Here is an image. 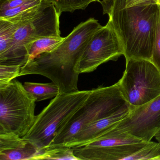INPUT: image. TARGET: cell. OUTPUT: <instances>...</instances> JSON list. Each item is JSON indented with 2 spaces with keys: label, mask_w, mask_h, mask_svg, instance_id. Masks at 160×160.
I'll list each match as a JSON object with an SVG mask.
<instances>
[{
  "label": "cell",
  "mask_w": 160,
  "mask_h": 160,
  "mask_svg": "<svg viewBox=\"0 0 160 160\" xmlns=\"http://www.w3.org/2000/svg\"><path fill=\"white\" fill-rule=\"evenodd\" d=\"M102 27L93 18L81 22L55 49L41 54L22 66L19 77L43 76L58 86L59 93L77 91L79 62L83 50L92 36Z\"/></svg>",
  "instance_id": "1"
},
{
  "label": "cell",
  "mask_w": 160,
  "mask_h": 160,
  "mask_svg": "<svg viewBox=\"0 0 160 160\" xmlns=\"http://www.w3.org/2000/svg\"><path fill=\"white\" fill-rule=\"evenodd\" d=\"M121 41L126 60H151L160 10L155 3L125 7L123 0L100 2Z\"/></svg>",
  "instance_id": "2"
},
{
  "label": "cell",
  "mask_w": 160,
  "mask_h": 160,
  "mask_svg": "<svg viewBox=\"0 0 160 160\" xmlns=\"http://www.w3.org/2000/svg\"><path fill=\"white\" fill-rule=\"evenodd\" d=\"M130 107L122 94L118 82L109 87L92 89L83 104L54 138L48 148L65 146L89 124Z\"/></svg>",
  "instance_id": "3"
},
{
  "label": "cell",
  "mask_w": 160,
  "mask_h": 160,
  "mask_svg": "<svg viewBox=\"0 0 160 160\" xmlns=\"http://www.w3.org/2000/svg\"><path fill=\"white\" fill-rule=\"evenodd\" d=\"M91 90L59 93L40 114L24 138L41 149H46L57 134L88 97Z\"/></svg>",
  "instance_id": "4"
},
{
  "label": "cell",
  "mask_w": 160,
  "mask_h": 160,
  "mask_svg": "<svg viewBox=\"0 0 160 160\" xmlns=\"http://www.w3.org/2000/svg\"><path fill=\"white\" fill-rule=\"evenodd\" d=\"M36 98L14 79L0 88V134L12 133L23 138L34 124Z\"/></svg>",
  "instance_id": "5"
},
{
  "label": "cell",
  "mask_w": 160,
  "mask_h": 160,
  "mask_svg": "<svg viewBox=\"0 0 160 160\" xmlns=\"http://www.w3.org/2000/svg\"><path fill=\"white\" fill-rule=\"evenodd\" d=\"M123 76L118 82L122 94L131 107L139 106L160 95V71L151 61L126 60Z\"/></svg>",
  "instance_id": "6"
},
{
  "label": "cell",
  "mask_w": 160,
  "mask_h": 160,
  "mask_svg": "<svg viewBox=\"0 0 160 160\" xmlns=\"http://www.w3.org/2000/svg\"><path fill=\"white\" fill-rule=\"evenodd\" d=\"M61 13L50 3L42 12L24 24L15 32L11 48L0 64L24 66L27 63L25 47L29 43L44 37L60 36Z\"/></svg>",
  "instance_id": "7"
},
{
  "label": "cell",
  "mask_w": 160,
  "mask_h": 160,
  "mask_svg": "<svg viewBox=\"0 0 160 160\" xmlns=\"http://www.w3.org/2000/svg\"><path fill=\"white\" fill-rule=\"evenodd\" d=\"M123 55L121 41L108 21L87 43L79 62L80 74L93 72L101 64L109 61L117 60Z\"/></svg>",
  "instance_id": "8"
},
{
  "label": "cell",
  "mask_w": 160,
  "mask_h": 160,
  "mask_svg": "<svg viewBox=\"0 0 160 160\" xmlns=\"http://www.w3.org/2000/svg\"><path fill=\"white\" fill-rule=\"evenodd\" d=\"M72 148L79 160H158L160 156V143L152 141L112 147L86 145Z\"/></svg>",
  "instance_id": "9"
},
{
  "label": "cell",
  "mask_w": 160,
  "mask_h": 160,
  "mask_svg": "<svg viewBox=\"0 0 160 160\" xmlns=\"http://www.w3.org/2000/svg\"><path fill=\"white\" fill-rule=\"evenodd\" d=\"M160 131V95L145 104L131 107L127 116L108 131L127 132L142 141L150 142Z\"/></svg>",
  "instance_id": "10"
},
{
  "label": "cell",
  "mask_w": 160,
  "mask_h": 160,
  "mask_svg": "<svg viewBox=\"0 0 160 160\" xmlns=\"http://www.w3.org/2000/svg\"><path fill=\"white\" fill-rule=\"evenodd\" d=\"M43 151L17 135L0 134V160H38Z\"/></svg>",
  "instance_id": "11"
},
{
  "label": "cell",
  "mask_w": 160,
  "mask_h": 160,
  "mask_svg": "<svg viewBox=\"0 0 160 160\" xmlns=\"http://www.w3.org/2000/svg\"><path fill=\"white\" fill-rule=\"evenodd\" d=\"M130 108L131 107L89 124L79 132L70 142L64 146L76 148L85 146L93 142L125 118L128 115Z\"/></svg>",
  "instance_id": "12"
},
{
  "label": "cell",
  "mask_w": 160,
  "mask_h": 160,
  "mask_svg": "<svg viewBox=\"0 0 160 160\" xmlns=\"http://www.w3.org/2000/svg\"><path fill=\"white\" fill-rule=\"evenodd\" d=\"M64 39V37L61 36H50L40 38L29 43L25 47L27 62L42 53L52 51L58 46Z\"/></svg>",
  "instance_id": "13"
},
{
  "label": "cell",
  "mask_w": 160,
  "mask_h": 160,
  "mask_svg": "<svg viewBox=\"0 0 160 160\" xmlns=\"http://www.w3.org/2000/svg\"><path fill=\"white\" fill-rule=\"evenodd\" d=\"M141 142L143 141L127 132H115L108 131L93 142L87 145L90 147H112L122 144H133Z\"/></svg>",
  "instance_id": "14"
},
{
  "label": "cell",
  "mask_w": 160,
  "mask_h": 160,
  "mask_svg": "<svg viewBox=\"0 0 160 160\" xmlns=\"http://www.w3.org/2000/svg\"><path fill=\"white\" fill-rule=\"evenodd\" d=\"M23 85L25 89L36 98L37 102L55 98L59 94L58 88L52 82L44 84L27 82Z\"/></svg>",
  "instance_id": "15"
},
{
  "label": "cell",
  "mask_w": 160,
  "mask_h": 160,
  "mask_svg": "<svg viewBox=\"0 0 160 160\" xmlns=\"http://www.w3.org/2000/svg\"><path fill=\"white\" fill-rule=\"evenodd\" d=\"M19 25L0 18V60L4 58L9 52L15 32Z\"/></svg>",
  "instance_id": "16"
},
{
  "label": "cell",
  "mask_w": 160,
  "mask_h": 160,
  "mask_svg": "<svg viewBox=\"0 0 160 160\" xmlns=\"http://www.w3.org/2000/svg\"><path fill=\"white\" fill-rule=\"evenodd\" d=\"M39 160H79L72 148L66 146L53 147L44 150Z\"/></svg>",
  "instance_id": "17"
},
{
  "label": "cell",
  "mask_w": 160,
  "mask_h": 160,
  "mask_svg": "<svg viewBox=\"0 0 160 160\" xmlns=\"http://www.w3.org/2000/svg\"><path fill=\"white\" fill-rule=\"evenodd\" d=\"M53 4L60 13L73 12L77 10H85L94 0H47Z\"/></svg>",
  "instance_id": "18"
},
{
  "label": "cell",
  "mask_w": 160,
  "mask_h": 160,
  "mask_svg": "<svg viewBox=\"0 0 160 160\" xmlns=\"http://www.w3.org/2000/svg\"><path fill=\"white\" fill-rule=\"evenodd\" d=\"M21 66L14 64H0V88L9 85L19 77Z\"/></svg>",
  "instance_id": "19"
},
{
  "label": "cell",
  "mask_w": 160,
  "mask_h": 160,
  "mask_svg": "<svg viewBox=\"0 0 160 160\" xmlns=\"http://www.w3.org/2000/svg\"><path fill=\"white\" fill-rule=\"evenodd\" d=\"M150 61L160 71V12L156 27L152 56Z\"/></svg>",
  "instance_id": "20"
},
{
  "label": "cell",
  "mask_w": 160,
  "mask_h": 160,
  "mask_svg": "<svg viewBox=\"0 0 160 160\" xmlns=\"http://www.w3.org/2000/svg\"><path fill=\"white\" fill-rule=\"evenodd\" d=\"M39 0H0V12L17 8Z\"/></svg>",
  "instance_id": "21"
},
{
  "label": "cell",
  "mask_w": 160,
  "mask_h": 160,
  "mask_svg": "<svg viewBox=\"0 0 160 160\" xmlns=\"http://www.w3.org/2000/svg\"><path fill=\"white\" fill-rule=\"evenodd\" d=\"M123 2L125 7H131L138 5L155 3H156V0H123Z\"/></svg>",
  "instance_id": "22"
},
{
  "label": "cell",
  "mask_w": 160,
  "mask_h": 160,
  "mask_svg": "<svg viewBox=\"0 0 160 160\" xmlns=\"http://www.w3.org/2000/svg\"><path fill=\"white\" fill-rule=\"evenodd\" d=\"M154 137H155V139L158 141V143L160 144V131L156 134Z\"/></svg>",
  "instance_id": "23"
},
{
  "label": "cell",
  "mask_w": 160,
  "mask_h": 160,
  "mask_svg": "<svg viewBox=\"0 0 160 160\" xmlns=\"http://www.w3.org/2000/svg\"><path fill=\"white\" fill-rule=\"evenodd\" d=\"M156 3L158 5H160V0H156Z\"/></svg>",
  "instance_id": "24"
},
{
  "label": "cell",
  "mask_w": 160,
  "mask_h": 160,
  "mask_svg": "<svg viewBox=\"0 0 160 160\" xmlns=\"http://www.w3.org/2000/svg\"><path fill=\"white\" fill-rule=\"evenodd\" d=\"M94 2H99L100 1V0H94Z\"/></svg>",
  "instance_id": "25"
},
{
  "label": "cell",
  "mask_w": 160,
  "mask_h": 160,
  "mask_svg": "<svg viewBox=\"0 0 160 160\" xmlns=\"http://www.w3.org/2000/svg\"><path fill=\"white\" fill-rule=\"evenodd\" d=\"M158 6H159V10L160 11V5H158Z\"/></svg>",
  "instance_id": "26"
},
{
  "label": "cell",
  "mask_w": 160,
  "mask_h": 160,
  "mask_svg": "<svg viewBox=\"0 0 160 160\" xmlns=\"http://www.w3.org/2000/svg\"><path fill=\"white\" fill-rule=\"evenodd\" d=\"M158 160H160V157H159V158H158Z\"/></svg>",
  "instance_id": "27"
},
{
  "label": "cell",
  "mask_w": 160,
  "mask_h": 160,
  "mask_svg": "<svg viewBox=\"0 0 160 160\" xmlns=\"http://www.w3.org/2000/svg\"><path fill=\"white\" fill-rule=\"evenodd\" d=\"M102 1H104V0H100V1L99 2H100Z\"/></svg>",
  "instance_id": "28"
}]
</instances>
